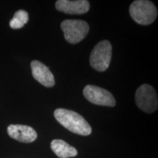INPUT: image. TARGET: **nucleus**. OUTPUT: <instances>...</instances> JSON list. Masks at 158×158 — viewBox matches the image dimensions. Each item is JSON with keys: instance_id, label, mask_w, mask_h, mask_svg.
<instances>
[{"instance_id": "6e6552de", "label": "nucleus", "mask_w": 158, "mask_h": 158, "mask_svg": "<svg viewBox=\"0 0 158 158\" xmlns=\"http://www.w3.org/2000/svg\"><path fill=\"white\" fill-rule=\"evenodd\" d=\"M55 6L59 11L71 15L84 14L90 8V4L87 0H58Z\"/></svg>"}, {"instance_id": "39448f33", "label": "nucleus", "mask_w": 158, "mask_h": 158, "mask_svg": "<svg viewBox=\"0 0 158 158\" xmlns=\"http://www.w3.org/2000/svg\"><path fill=\"white\" fill-rule=\"evenodd\" d=\"M135 102L140 109L151 114L157 109L158 98L157 92L149 84H143L135 92Z\"/></svg>"}, {"instance_id": "20e7f679", "label": "nucleus", "mask_w": 158, "mask_h": 158, "mask_svg": "<svg viewBox=\"0 0 158 158\" xmlns=\"http://www.w3.org/2000/svg\"><path fill=\"white\" fill-rule=\"evenodd\" d=\"M61 29L65 40L71 44H76L86 37L89 31V26L82 20L67 19L61 23Z\"/></svg>"}, {"instance_id": "423d86ee", "label": "nucleus", "mask_w": 158, "mask_h": 158, "mask_svg": "<svg viewBox=\"0 0 158 158\" xmlns=\"http://www.w3.org/2000/svg\"><path fill=\"white\" fill-rule=\"evenodd\" d=\"M83 93L86 100L93 104L110 107L116 106V100L113 94L99 86L87 85L84 89Z\"/></svg>"}, {"instance_id": "f03ea898", "label": "nucleus", "mask_w": 158, "mask_h": 158, "mask_svg": "<svg viewBox=\"0 0 158 158\" xmlns=\"http://www.w3.org/2000/svg\"><path fill=\"white\" fill-rule=\"evenodd\" d=\"M130 14L136 23L141 25H149L157 16V10L151 1L136 0L130 6Z\"/></svg>"}, {"instance_id": "1a4fd4ad", "label": "nucleus", "mask_w": 158, "mask_h": 158, "mask_svg": "<svg viewBox=\"0 0 158 158\" xmlns=\"http://www.w3.org/2000/svg\"><path fill=\"white\" fill-rule=\"evenodd\" d=\"M31 73L35 79L46 87H53L55 85L54 75L48 68L40 61L34 60L31 62Z\"/></svg>"}, {"instance_id": "9d476101", "label": "nucleus", "mask_w": 158, "mask_h": 158, "mask_svg": "<svg viewBox=\"0 0 158 158\" xmlns=\"http://www.w3.org/2000/svg\"><path fill=\"white\" fill-rule=\"evenodd\" d=\"M51 148L59 158L74 157L78 155V151L76 148L61 139L53 140L51 143Z\"/></svg>"}, {"instance_id": "7ed1b4c3", "label": "nucleus", "mask_w": 158, "mask_h": 158, "mask_svg": "<svg viewBox=\"0 0 158 158\" xmlns=\"http://www.w3.org/2000/svg\"><path fill=\"white\" fill-rule=\"evenodd\" d=\"M112 57V46L108 40L98 43L90 54V65L99 72H104L109 67Z\"/></svg>"}, {"instance_id": "0eeeda50", "label": "nucleus", "mask_w": 158, "mask_h": 158, "mask_svg": "<svg viewBox=\"0 0 158 158\" xmlns=\"http://www.w3.org/2000/svg\"><path fill=\"white\" fill-rule=\"evenodd\" d=\"M7 133L13 139L29 143L35 141L37 138V132L30 126L22 124H10L7 127Z\"/></svg>"}, {"instance_id": "9b49d317", "label": "nucleus", "mask_w": 158, "mask_h": 158, "mask_svg": "<svg viewBox=\"0 0 158 158\" xmlns=\"http://www.w3.org/2000/svg\"><path fill=\"white\" fill-rule=\"evenodd\" d=\"M29 21V14L27 11L23 10H18L14 14L13 19L10 21V27L12 29H21Z\"/></svg>"}, {"instance_id": "f257e3e1", "label": "nucleus", "mask_w": 158, "mask_h": 158, "mask_svg": "<svg viewBox=\"0 0 158 158\" xmlns=\"http://www.w3.org/2000/svg\"><path fill=\"white\" fill-rule=\"evenodd\" d=\"M54 115L59 124L72 133L84 136L92 133V127L89 124L82 116L73 110L57 108Z\"/></svg>"}]
</instances>
